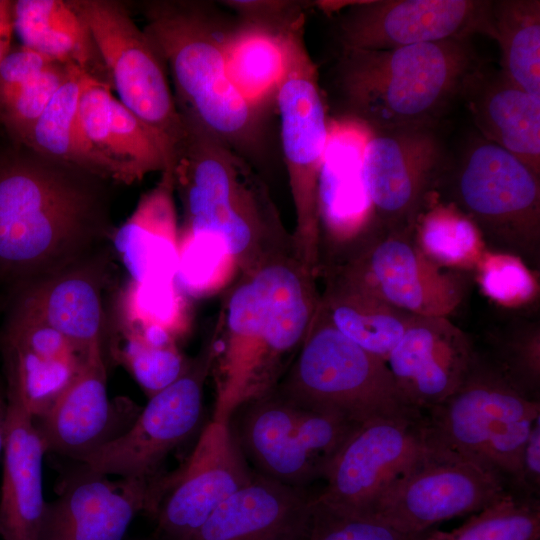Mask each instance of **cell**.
Returning a JSON list of instances; mask_svg holds the SVG:
<instances>
[{"label": "cell", "instance_id": "74e56055", "mask_svg": "<svg viewBox=\"0 0 540 540\" xmlns=\"http://www.w3.org/2000/svg\"><path fill=\"white\" fill-rule=\"evenodd\" d=\"M239 268L225 244L212 235L179 229L175 282L190 299L226 290Z\"/></svg>", "mask_w": 540, "mask_h": 540}, {"label": "cell", "instance_id": "e575fe53", "mask_svg": "<svg viewBox=\"0 0 540 540\" xmlns=\"http://www.w3.org/2000/svg\"><path fill=\"white\" fill-rule=\"evenodd\" d=\"M119 331L161 329L176 341L191 327L190 298L173 281L129 280L117 298Z\"/></svg>", "mask_w": 540, "mask_h": 540}, {"label": "cell", "instance_id": "9a60e30c", "mask_svg": "<svg viewBox=\"0 0 540 540\" xmlns=\"http://www.w3.org/2000/svg\"><path fill=\"white\" fill-rule=\"evenodd\" d=\"M449 169L435 126L371 130L363 152V177L381 227L412 231Z\"/></svg>", "mask_w": 540, "mask_h": 540}, {"label": "cell", "instance_id": "d6a6232c", "mask_svg": "<svg viewBox=\"0 0 540 540\" xmlns=\"http://www.w3.org/2000/svg\"><path fill=\"white\" fill-rule=\"evenodd\" d=\"M491 13L500 69L515 85L540 99V1L492 0Z\"/></svg>", "mask_w": 540, "mask_h": 540}, {"label": "cell", "instance_id": "f1b7e54d", "mask_svg": "<svg viewBox=\"0 0 540 540\" xmlns=\"http://www.w3.org/2000/svg\"><path fill=\"white\" fill-rule=\"evenodd\" d=\"M170 170L144 193L129 218L112 235L122 264L134 281H173L179 229Z\"/></svg>", "mask_w": 540, "mask_h": 540}, {"label": "cell", "instance_id": "c3c4849f", "mask_svg": "<svg viewBox=\"0 0 540 540\" xmlns=\"http://www.w3.org/2000/svg\"><path fill=\"white\" fill-rule=\"evenodd\" d=\"M309 520V519H308ZM308 524V523H307ZM306 529H307V525L304 529L298 531V532H295L289 536H286L280 540H304L305 538V534H306Z\"/></svg>", "mask_w": 540, "mask_h": 540}, {"label": "cell", "instance_id": "7bdbcfd3", "mask_svg": "<svg viewBox=\"0 0 540 540\" xmlns=\"http://www.w3.org/2000/svg\"><path fill=\"white\" fill-rule=\"evenodd\" d=\"M422 533H404L367 516L341 513L312 497L304 540H420Z\"/></svg>", "mask_w": 540, "mask_h": 540}, {"label": "cell", "instance_id": "4fadbf2b", "mask_svg": "<svg viewBox=\"0 0 540 540\" xmlns=\"http://www.w3.org/2000/svg\"><path fill=\"white\" fill-rule=\"evenodd\" d=\"M423 413L378 417L360 424L328 465L314 500L364 516L395 478L439 444Z\"/></svg>", "mask_w": 540, "mask_h": 540}, {"label": "cell", "instance_id": "836d02e7", "mask_svg": "<svg viewBox=\"0 0 540 540\" xmlns=\"http://www.w3.org/2000/svg\"><path fill=\"white\" fill-rule=\"evenodd\" d=\"M412 236L432 261L455 270L473 273L487 251L471 220L438 193L418 216Z\"/></svg>", "mask_w": 540, "mask_h": 540}, {"label": "cell", "instance_id": "44dd1931", "mask_svg": "<svg viewBox=\"0 0 540 540\" xmlns=\"http://www.w3.org/2000/svg\"><path fill=\"white\" fill-rule=\"evenodd\" d=\"M7 398L37 420L71 383L83 355L58 331L9 302L0 332Z\"/></svg>", "mask_w": 540, "mask_h": 540}, {"label": "cell", "instance_id": "8992f818", "mask_svg": "<svg viewBox=\"0 0 540 540\" xmlns=\"http://www.w3.org/2000/svg\"><path fill=\"white\" fill-rule=\"evenodd\" d=\"M274 390L297 407L356 424L419 412L403 402L387 363L339 332L320 302L300 350Z\"/></svg>", "mask_w": 540, "mask_h": 540}, {"label": "cell", "instance_id": "4316f807", "mask_svg": "<svg viewBox=\"0 0 540 540\" xmlns=\"http://www.w3.org/2000/svg\"><path fill=\"white\" fill-rule=\"evenodd\" d=\"M235 411L240 412L239 420L229 424L256 472L299 488L323 477L322 468L298 438V409L294 404L273 389L248 400Z\"/></svg>", "mask_w": 540, "mask_h": 540}, {"label": "cell", "instance_id": "83f0119b", "mask_svg": "<svg viewBox=\"0 0 540 540\" xmlns=\"http://www.w3.org/2000/svg\"><path fill=\"white\" fill-rule=\"evenodd\" d=\"M465 101L481 137L540 174V99L515 85L501 69L479 65L466 78Z\"/></svg>", "mask_w": 540, "mask_h": 540}, {"label": "cell", "instance_id": "277c9868", "mask_svg": "<svg viewBox=\"0 0 540 540\" xmlns=\"http://www.w3.org/2000/svg\"><path fill=\"white\" fill-rule=\"evenodd\" d=\"M143 31L163 60L182 119L214 134L246 158L260 148L261 109L230 81L224 47L229 26L208 5L192 1L139 4Z\"/></svg>", "mask_w": 540, "mask_h": 540}, {"label": "cell", "instance_id": "e0dca14e", "mask_svg": "<svg viewBox=\"0 0 540 540\" xmlns=\"http://www.w3.org/2000/svg\"><path fill=\"white\" fill-rule=\"evenodd\" d=\"M253 473L229 420L213 418L185 465L160 477L156 528L150 540H185Z\"/></svg>", "mask_w": 540, "mask_h": 540}, {"label": "cell", "instance_id": "9c48e42d", "mask_svg": "<svg viewBox=\"0 0 540 540\" xmlns=\"http://www.w3.org/2000/svg\"><path fill=\"white\" fill-rule=\"evenodd\" d=\"M423 414L438 441L499 476L508 488L540 417V400L518 392L477 350L460 386Z\"/></svg>", "mask_w": 540, "mask_h": 540}, {"label": "cell", "instance_id": "8d00e7d4", "mask_svg": "<svg viewBox=\"0 0 540 540\" xmlns=\"http://www.w3.org/2000/svg\"><path fill=\"white\" fill-rule=\"evenodd\" d=\"M87 78L89 76L84 72L73 68L22 145L44 156L90 171L77 135L79 99Z\"/></svg>", "mask_w": 540, "mask_h": 540}, {"label": "cell", "instance_id": "7402d4cb", "mask_svg": "<svg viewBox=\"0 0 540 540\" xmlns=\"http://www.w3.org/2000/svg\"><path fill=\"white\" fill-rule=\"evenodd\" d=\"M476 351L448 317L414 315L386 363L403 402L425 413L460 386Z\"/></svg>", "mask_w": 540, "mask_h": 540}, {"label": "cell", "instance_id": "ba28073f", "mask_svg": "<svg viewBox=\"0 0 540 540\" xmlns=\"http://www.w3.org/2000/svg\"><path fill=\"white\" fill-rule=\"evenodd\" d=\"M304 15L285 33V66L276 90L281 142L294 207L293 251L317 277L321 269L318 178L330 120L317 67L304 41Z\"/></svg>", "mask_w": 540, "mask_h": 540}, {"label": "cell", "instance_id": "f35d334b", "mask_svg": "<svg viewBox=\"0 0 540 540\" xmlns=\"http://www.w3.org/2000/svg\"><path fill=\"white\" fill-rule=\"evenodd\" d=\"M482 353L522 395L540 400V325L520 319L490 334Z\"/></svg>", "mask_w": 540, "mask_h": 540}, {"label": "cell", "instance_id": "603a6c76", "mask_svg": "<svg viewBox=\"0 0 540 540\" xmlns=\"http://www.w3.org/2000/svg\"><path fill=\"white\" fill-rule=\"evenodd\" d=\"M108 261L102 250L72 266L10 291L9 302L62 334L81 355L105 346L103 290Z\"/></svg>", "mask_w": 540, "mask_h": 540}, {"label": "cell", "instance_id": "8fae6325", "mask_svg": "<svg viewBox=\"0 0 540 540\" xmlns=\"http://www.w3.org/2000/svg\"><path fill=\"white\" fill-rule=\"evenodd\" d=\"M71 2L90 29L119 101L158 138L171 168L184 128L160 55L123 2Z\"/></svg>", "mask_w": 540, "mask_h": 540}, {"label": "cell", "instance_id": "5bb4252c", "mask_svg": "<svg viewBox=\"0 0 540 540\" xmlns=\"http://www.w3.org/2000/svg\"><path fill=\"white\" fill-rule=\"evenodd\" d=\"M213 359L210 340L189 360L177 380L149 397L124 432L82 457L77 461L79 465L113 477L157 476L167 455L199 425L204 383L212 370Z\"/></svg>", "mask_w": 540, "mask_h": 540}, {"label": "cell", "instance_id": "484cf974", "mask_svg": "<svg viewBox=\"0 0 540 540\" xmlns=\"http://www.w3.org/2000/svg\"><path fill=\"white\" fill-rule=\"evenodd\" d=\"M46 452L35 419L20 402L7 398L0 494L2 540L39 539L46 506L43 493Z\"/></svg>", "mask_w": 540, "mask_h": 540}, {"label": "cell", "instance_id": "ee69618b", "mask_svg": "<svg viewBox=\"0 0 540 540\" xmlns=\"http://www.w3.org/2000/svg\"><path fill=\"white\" fill-rule=\"evenodd\" d=\"M52 62L54 61L23 45L11 48L0 62V105Z\"/></svg>", "mask_w": 540, "mask_h": 540}, {"label": "cell", "instance_id": "52a82bcc", "mask_svg": "<svg viewBox=\"0 0 540 540\" xmlns=\"http://www.w3.org/2000/svg\"><path fill=\"white\" fill-rule=\"evenodd\" d=\"M476 226L487 250L540 266V174L482 137L469 145L439 189Z\"/></svg>", "mask_w": 540, "mask_h": 540}, {"label": "cell", "instance_id": "3957f363", "mask_svg": "<svg viewBox=\"0 0 540 540\" xmlns=\"http://www.w3.org/2000/svg\"><path fill=\"white\" fill-rule=\"evenodd\" d=\"M182 122L171 167L183 207L180 230L219 238L240 273L273 253L293 251L292 235L246 158L198 124Z\"/></svg>", "mask_w": 540, "mask_h": 540}, {"label": "cell", "instance_id": "2e32d148", "mask_svg": "<svg viewBox=\"0 0 540 540\" xmlns=\"http://www.w3.org/2000/svg\"><path fill=\"white\" fill-rule=\"evenodd\" d=\"M492 0H373L345 5L337 21L342 48L388 50L471 39L494 40Z\"/></svg>", "mask_w": 540, "mask_h": 540}, {"label": "cell", "instance_id": "bcb514c9", "mask_svg": "<svg viewBox=\"0 0 540 540\" xmlns=\"http://www.w3.org/2000/svg\"><path fill=\"white\" fill-rule=\"evenodd\" d=\"M13 30L12 2L0 1V62L11 49Z\"/></svg>", "mask_w": 540, "mask_h": 540}, {"label": "cell", "instance_id": "6da1fadb", "mask_svg": "<svg viewBox=\"0 0 540 540\" xmlns=\"http://www.w3.org/2000/svg\"><path fill=\"white\" fill-rule=\"evenodd\" d=\"M110 180L22 144L0 154V283L11 290L101 251Z\"/></svg>", "mask_w": 540, "mask_h": 540}, {"label": "cell", "instance_id": "7dc6e473", "mask_svg": "<svg viewBox=\"0 0 540 540\" xmlns=\"http://www.w3.org/2000/svg\"><path fill=\"white\" fill-rule=\"evenodd\" d=\"M7 419V398L5 386L0 381V455L3 453Z\"/></svg>", "mask_w": 540, "mask_h": 540}, {"label": "cell", "instance_id": "1f68e13d", "mask_svg": "<svg viewBox=\"0 0 540 540\" xmlns=\"http://www.w3.org/2000/svg\"><path fill=\"white\" fill-rule=\"evenodd\" d=\"M299 12L279 21L244 19L227 31L224 55L227 75L252 106L276 95L285 66V33Z\"/></svg>", "mask_w": 540, "mask_h": 540}, {"label": "cell", "instance_id": "f546056e", "mask_svg": "<svg viewBox=\"0 0 540 540\" xmlns=\"http://www.w3.org/2000/svg\"><path fill=\"white\" fill-rule=\"evenodd\" d=\"M12 17L23 46L112 88L90 29L71 0H17Z\"/></svg>", "mask_w": 540, "mask_h": 540}, {"label": "cell", "instance_id": "d6986e66", "mask_svg": "<svg viewBox=\"0 0 540 540\" xmlns=\"http://www.w3.org/2000/svg\"><path fill=\"white\" fill-rule=\"evenodd\" d=\"M77 135L90 171L122 184L152 172L170 170L167 153L153 132L112 93V88L87 78L82 89Z\"/></svg>", "mask_w": 540, "mask_h": 540}, {"label": "cell", "instance_id": "b9f144b4", "mask_svg": "<svg viewBox=\"0 0 540 540\" xmlns=\"http://www.w3.org/2000/svg\"><path fill=\"white\" fill-rule=\"evenodd\" d=\"M73 68L75 67L52 62L0 105V123L15 144H24L33 126Z\"/></svg>", "mask_w": 540, "mask_h": 540}, {"label": "cell", "instance_id": "4dcf8cb0", "mask_svg": "<svg viewBox=\"0 0 540 540\" xmlns=\"http://www.w3.org/2000/svg\"><path fill=\"white\" fill-rule=\"evenodd\" d=\"M320 276L325 278L320 306L333 326L386 362L414 315L339 274L323 272Z\"/></svg>", "mask_w": 540, "mask_h": 540}, {"label": "cell", "instance_id": "d4e9b609", "mask_svg": "<svg viewBox=\"0 0 540 540\" xmlns=\"http://www.w3.org/2000/svg\"><path fill=\"white\" fill-rule=\"evenodd\" d=\"M312 497L254 471L185 540H280L306 527Z\"/></svg>", "mask_w": 540, "mask_h": 540}, {"label": "cell", "instance_id": "cb8c5ba5", "mask_svg": "<svg viewBox=\"0 0 540 540\" xmlns=\"http://www.w3.org/2000/svg\"><path fill=\"white\" fill-rule=\"evenodd\" d=\"M107 390L105 346L85 355L81 367L48 411L35 420L47 452L76 462L124 432Z\"/></svg>", "mask_w": 540, "mask_h": 540}, {"label": "cell", "instance_id": "5b68a950", "mask_svg": "<svg viewBox=\"0 0 540 540\" xmlns=\"http://www.w3.org/2000/svg\"><path fill=\"white\" fill-rule=\"evenodd\" d=\"M481 64L471 39L388 50L342 48L336 83L347 116L371 130L435 126Z\"/></svg>", "mask_w": 540, "mask_h": 540}, {"label": "cell", "instance_id": "60d3db41", "mask_svg": "<svg viewBox=\"0 0 540 540\" xmlns=\"http://www.w3.org/2000/svg\"><path fill=\"white\" fill-rule=\"evenodd\" d=\"M482 293L493 302L517 309L539 295L536 271L520 258L487 250L473 272Z\"/></svg>", "mask_w": 540, "mask_h": 540}, {"label": "cell", "instance_id": "30bf717a", "mask_svg": "<svg viewBox=\"0 0 540 540\" xmlns=\"http://www.w3.org/2000/svg\"><path fill=\"white\" fill-rule=\"evenodd\" d=\"M339 274L413 315L448 317L464 301L473 273L441 266L415 243L412 231H388L377 222L325 263Z\"/></svg>", "mask_w": 540, "mask_h": 540}, {"label": "cell", "instance_id": "ac0fdd59", "mask_svg": "<svg viewBox=\"0 0 540 540\" xmlns=\"http://www.w3.org/2000/svg\"><path fill=\"white\" fill-rule=\"evenodd\" d=\"M111 477L79 465L46 502L38 540H124L139 513L154 517L159 475Z\"/></svg>", "mask_w": 540, "mask_h": 540}, {"label": "cell", "instance_id": "f6af8a7d", "mask_svg": "<svg viewBox=\"0 0 540 540\" xmlns=\"http://www.w3.org/2000/svg\"><path fill=\"white\" fill-rule=\"evenodd\" d=\"M509 492L527 498L540 495V417L533 423L524 445L518 472L508 487Z\"/></svg>", "mask_w": 540, "mask_h": 540}, {"label": "cell", "instance_id": "7c38bea8", "mask_svg": "<svg viewBox=\"0 0 540 540\" xmlns=\"http://www.w3.org/2000/svg\"><path fill=\"white\" fill-rule=\"evenodd\" d=\"M506 483L441 442L389 483L364 515L417 534L503 498Z\"/></svg>", "mask_w": 540, "mask_h": 540}, {"label": "cell", "instance_id": "d590c367", "mask_svg": "<svg viewBox=\"0 0 540 540\" xmlns=\"http://www.w3.org/2000/svg\"><path fill=\"white\" fill-rule=\"evenodd\" d=\"M420 540H540V500L508 492L451 531L431 528Z\"/></svg>", "mask_w": 540, "mask_h": 540}, {"label": "cell", "instance_id": "ffe728a7", "mask_svg": "<svg viewBox=\"0 0 540 540\" xmlns=\"http://www.w3.org/2000/svg\"><path fill=\"white\" fill-rule=\"evenodd\" d=\"M371 129L345 116L330 120L317 189L321 264L336 257L377 222L363 177Z\"/></svg>", "mask_w": 540, "mask_h": 540}, {"label": "cell", "instance_id": "7a4b0ae2", "mask_svg": "<svg viewBox=\"0 0 540 540\" xmlns=\"http://www.w3.org/2000/svg\"><path fill=\"white\" fill-rule=\"evenodd\" d=\"M317 278L287 250L241 272L225 290L211 339L217 380L213 418L229 420L243 403L278 385L318 309Z\"/></svg>", "mask_w": 540, "mask_h": 540}, {"label": "cell", "instance_id": "ab89813d", "mask_svg": "<svg viewBox=\"0 0 540 540\" xmlns=\"http://www.w3.org/2000/svg\"><path fill=\"white\" fill-rule=\"evenodd\" d=\"M121 344L112 350L150 397L177 380L187 368L176 343L155 345L133 332H120Z\"/></svg>", "mask_w": 540, "mask_h": 540}]
</instances>
